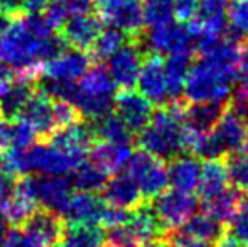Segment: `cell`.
<instances>
[{"mask_svg": "<svg viewBox=\"0 0 248 247\" xmlns=\"http://www.w3.org/2000/svg\"><path fill=\"white\" fill-rule=\"evenodd\" d=\"M64 43L43 16H19L0 36V65L19 69H41L59 54Z\"/></svg>", "mask_w": 248, "mask_h": 247, "instance_id": "cell-1", "label": "cell"}, {"mask_svg": "<svg viewBox=\"0 0 248 247\" xmlns=\"http://www.w3.org/2000/svg\"><path fill=\"white\" fill-rule=\"evenodd\" d=\"M187 100L184 97L172 99L154 110L152 117L139 132L137 144L142 151L170 161L183 152V127Z\"/></svg>", "mask_w": 248, "mask_h": 247, "instance_id": "cell-2", "label": "cell"}, {"mask_svg": "<svg viewBox=\"0 0 248 247\" xmlns=\"http://www.w3.org/2000/svg\"><path fill=\"white\" fill-rule=\"evenodd\" d=\"M115 99V83L108 69L103 65L90 68L81 76V82L76 86L75 107L78 109L83 120H96L110 114Z\"/></svg>", "mask_w": 248, "mask_h": 247, "instance_id": "cell-3", "label": "cell"}, {"mask_svg": "<svg viewBox=\"0 0 248 247\" xmlns=\"http://www.w3.org/2000/svg\"><path fill=\"white\" fill-rule=\"evenodd\" d=\"M232 82L215 65L198 58L189 66L183 97L189 103H223L232 97Z\"/></svg>", "mask_w": 248, "mask_h": 247, "instance_id": "cell-4", "label": "cell"}, {"mask_svg": "<svg viewBox=\"0 0 248 247\" xmlns=\"http://www.w3.org/2000/svg\"><path fill=\"white\" fill-rule=\"evenodd\" d=\"M125 173L135 181L145 201L155 198L169 185L167 168L162 159L155 158L142 149L130 156V159L125 165Z\"/></svg>", "mask_w": 248, "mask_h": 247, "instance_id": "cell-5", "label": "cell"}, {"mask_svg": "<svg viewBox=\"0 0 248 247\" xmlns=\"http://www.w3.org/2000/svg\"><path fill=\"white\" fill-rule=\"evenodd\" d=\"M247 120V115L233 103L232 97H230L225 103L221 117L213 127V131L209 132L219 158H225L226 154H230L233 151L245 149L248 132Z\"/></svg>", "mask_w": 248, "mask_h": 247, "instance_id": "cell-6", "label": "cell"}, {"mask_svg": "<svg viewBox=\"0 0 248 247\" xmlns=\"http://www.w3.org/2000/svg\"><path fill=\"white\" fill-rule=\"evenodd\" d=\"M149 205L166 234L167 231L186 224L196 214L198 198L189 191H179L172 188V190H164L160 195L152 198Z\"/></svg>", "mask_w": 248, "mask_h": 247, "instance_id": "cell-7", "label": "cell"}, {"mask_svg": "<svg viewBox=\"0 0 248 247\" xmlns=\"http://www.w3.org/2000/svg\"><path fill=\"white\" fill-rule=\"evenodd\" d=\"M142 44L147 46L149 53L160 54V56L184 54V56L194 58V53H196V39L184 24L172 26L170 22L164 24V26L150 27L149 33L144 31Z\"/></svg>", "mask_w": 248, "mask_h": 247, "instance_id": "cell-8", "label": "cell"}, {"mask_svg": "<svg viewBox=\"0 0 248 247\" xmlns=\"http://www.w3.org/2000/svg\"><path fill=\"white\" fill-rule=\"evenodd\" d=\"M144 44L142 37L134 39L128 37L124 46L115 51L108 58V73L113 80L115 86L122 90H132L137 85L139 73H140L142 63H144Z\"/></svg>", "mask_w": 248, "mask_h": 247, "instance_id": "cell-9", "label": "cell"}, {"mask_svg": "<svg viewBox=\"0 0 248 247\" xmlns=\"http://www.w3.org/2000/svg\"><path fill=\"white\" fill-rule=\"evenodd\" d=\"M26 159L29 171L39 175H68L81 163L56 148L49 141H39L37 144L34 142L26 149Z\"/></svg>", "mask_w": 248, "mask_h": 247, "instance_id": "cell-10", "label": "cell"}, {"mask_svg": "<svg viewBox=\"0 0 248 247\" xmlns=\"http://www.w3.org/2000/svg\"><path fill=\"white\" fill-rule=\"evenodd\" d=\"M36 210L37 201L32 191L31 176L14 180L12 190L0 205V214L7 220V224L14 227H22Z\"/></svg>", "mask_w": 248, "mask_h": 247, "instance_id": "cell-11", "label": "cell"}, {"mask_svg": "<svg viewBox=\"0 0 248 247\" xmlns=\"http://www.w3.org/2000/svg\"><path fill=\"white\" fill-rule=\"evenodd\" d=\"M107 203L96 193L76 191L68 198L59 217L64 222V227L73 225H100Z\"/></svg>", "mask_w": 248, "mask_h": 247, "instance_id": "cell-12", "label": "cell"}, {"mask_svg": "<svg viewBox=\"0 0 248 247\" xmlns=\"http://www.w3.org/2000/svg\"><path fill=\"white\" fill-rule=\"evenodd\" d=\"M101 29H103L101 17L88 12L68 17L58 31L59 37L66 46H71L73 49L79 51H90Z\"/></svg>", "mask_w": 248, "mask_h": 247, "instance_id": "cell-13", "label": "cell"}, {"mask_svg": "<svg viewBox=\"0 0 248 247\" xmlns=\"http://www.w3.org/2000/svg\"><path fill=\"white\" fill-rule=\"evenodd\" d=\"M115 115L125 124L132 134H139L147 125L154 114L152 103L142 93L134 90H122L113 99Z\"/></svg>", "mask_w": 248, "mask_h": 247, "instance_id": "cell-14", "label": "cell"}, {"mask_svg": "<svg viewBox=\"0 0 248 247\" xmlns=\"http://www.w3.org/2000/svg\"><path fill=\"white\" fill-rule=\"evenodd\" d=\"M137 85L140 93L154 105H164L169 102L167 92L166 71H164V60L160 54L147 53L139 73Z\"/></svg>", "mask_w": 248, "mask_h": 247, "instance_id": "cell-15", "label": "cell"}, {"mask_svg": "<svg viewBox=\"0 0 248 247\" xmlns=\"http://www.w3.org/2000/svg\"><path fill=\"white\" fill-rule=\"evenodd\" d=\"M17 119H22L32 127L36 132V137L39 141H47L56 132L54 124V112H52V99L43 92V90H34L31 99L24 105L22 112Z\"/></svg>", "mask_w": 248, "mask_h": 247, "instance_id": "cell-16", "label": "cell"}, {"mask_svg": "<svg viewBox=\"0 0 248 247\" xmlns=\"http://www.w3.org/2000/svg\"><path fill=\"white\" fill-rule=\"evenodd\" d=\"M37 205L56 214H61L71 197V181L64 175H39L31 178Z\"/></svg>", "mask_w": 248, "mask_h": 247, "instance_id": "cell-17", "label": "cell"}, {"mask_svg": "<svg viewBox=\"0 0 248 247\" xmlns=\"http://www.w3.org/2000/svg\"><path fill=\"white\" fill-rule=\"evenodd\" d=\"M90 65H92V58L86 54V51H61L49 61L44 63L43 75L44 78L49 80L75 83L88 71Z\"/></svg>", "mask_w": 248, "mask_h": 247, "instance_id": "cell-18", "label": "cell"}, {"mask_svg": "<svg viewBox=\"0 0 248 247\" xmlns=\"http://www.w3.org/2000/svg\"><path fill=\"white\" fill-rule=\"evenodd\" d=\"M103 200L110 207L124 208V210H135L145 203L139 186L127 173H115L111 180H107L103 186Z\"/></svg>", "mask_w": 248, "mask_h": 247, "instance_id": "cell-19", "label": "cell"}, {"mask_svg": "<svg viewBox=\"0 0 248 247\" xmlns=\"http://www.w3.org/2000/svg\"><path fill=\"white\" fill-rule=\"evenodd\" d=\"M22 229L34 237L43 247H52L64 234V222L56 212H51L47 208H37L27 222L22 225Z\"/></svg>", "mask_w": 248, "mask_h": 247, "instance_id": "cell-20", "label": "cell"}, {"mask_svg": "<svg viewBox=\"0 0 248 247\" xmlns=\"http://www.w3.org/2000/svg\"><path fill=\"white\" fill-rule=\"evenodd\" d=\"M90 154H92V163L98 166L101 171H105L107 175H115V173H120L122 168H125L132 156V149L130 144L98 141L93 142Z\"/></svg>", "mask_w": 248, "mask_h": 247, "instance_id": "cell-21", "label": "cell"}, {"mask_svg": "<svg viewBox=\"0 0 248 247\" xmlns=\"http://www.w3.org/2000/svg\"><path fill=\"white\" fill-rule=\"evenodd\" d=\"M199 175H201V163L194 156H176L169 161L167 166V180L174 190L189 191L196 190Z\"/></svg>", "mask_w": 248, "mask_h": 247, "instance_id": "cell-22", "label": "cell"}, {"mask_svg": "<svg viewBox=\"0 0 248 247\" xmlns=\"http://www.w3.org/2000/svg\"><path fill=\"white\" fill-rule=\"evenodd\" d=\"M228 173L223 158L206 159V163L201 166V175L198 181V193L202 201L213 200L215 197L221 195L228 188Z\"/></svg>", "mask_w": 248, "mask_h": 247, "instance_id": "cell-23", "label": "cell"}, {"mask_svg": "<svg viewBox=\"0 0 248 247\" xmlns=\"http://www.w3.org/2000/svg\"><path fill=\"white\" fill-rule=\"evenodd\" d=\"M127 225L132 229V232L135 234V237L140 241V244H145L154 239L164 237V229L160 225V222L157 220L155 214L152 212L150 205L145 201L144 205H140L139 208L130 212V217L127 220Z\"/></svg>", "mask_w": 248, "mask_h": 247, "instance_id": "cell-24", "label": "cell"}, {"mask_svg": "<svg viewBox=\"0 0 248 247\" xmlns=\"http://www.w3.org/2000/svg\"><path fill=\"white\" fill-rule=\"evenodd\" d=\"M225 103H189L184 114V125L198 132H211L221 117Z\"/></svg>", "mask_w": 248, "mask_h": 247, "instance_id": "cell-25", "label": "cell"}, {"mask_svg": "<svg viewBox=\"0 0 248 247\" xmlns=\"http://www.w3.org/2000/svg\"><path fill=\"white\" fill-rule=\"evenodd\" d=\"M93 9V0H49L43 17L52 29L58 31L68 17L88 14Z\"/></svg>", "mask_w": 248, "mask_h": 247, "instance_id": "cell-26", "label": "cell"}, {"mask_svg": "<svg viewBox=\"0 0 248 247\" xmlns=\"http://www.w3.org/2000/svg\"><path fill=\"white\" fill-rule=\"evenodd\" d=\"M34 86H36L34 83L16 80L14 85L0 97V117L7 120L17 119L22 112L24 105L27 103V100L34 93Z\"/></svg>", "mask_w": 248, "mask_h": 247, "instance_id": "cell-27", "label": "cell"}, {"mask_svg": "<svg viewBox=\"0 0 248 247\" xmlns=\"http://www.w3.org/2000/svg\"><path fill=\"white\" fill-rule=\"evenodd\" d=\"M103 241L100 225H73L64 229L62 237L52 247H103Z\"/></svg>", "mask_w": 248, "mask_h": 247, "instance_id": "cell-28", "label": "cell"}, {"mask_svg": "<svg viewBox=\"0 0 248 247\" xmlns=\"http://www.w3.org/2000/svg\"><path fill=\"white\" fill-rule=\"evenodd\" d=\"M240 200H242V191L235 190V188H226L221 195L215 197L213 200L202 201V203H204L206 214L211 215L221 225H225L230 224L232 218L235 217L236 210H238Z\"/></svg>", "mask_w": 248, "mask_h": 247, "instance_id": "cell-29", "label": "cell"}, {"mask_svg": "<svg viewBox=\"0 0 248 247\" xmlns=\"http://www.w3.org/2000/svg\"><path fill=\"white\" fill-rule=\"evenodd\" d=\"M95 139L108 142H118V144H130L134 134L125 127V124L118 119L115 114H107L96 120L90 122Z\"/></svg>", "mask_w": 248, "mask_h": 247, "instance_id": "cell-30", "label": "cell"}, {"mask_svg": "<svg viewBox=\"0 0 248 247\" xmlns=\"http://www.w3.org/2000/svg\"><path fill=\"white\" fill-rule=\"evenodd\" d=\"M191 60L193 56H184V54H172L169 60L164 61V71H166L167 92H169V100L181 99L184 92V83L189 71Z\"/></svg>", "mask_w": 248, "mask_h": 247, "instance_id": "cell-31", "label": "cell"}, {"mask_svg": "<svg viewBox=\"0 0 248 247\" xmlns=\"http://www.w3.org/2000/svg\"><path fill=\"white\" fill-rule=\"evenodd\" d=\"M186 234H189L191 237H194L196 241L202 242L208 247H213V244L216 242V239L221 235V232L225 231L223 225L219 222H216L211 215L204 214H199L196 215L194 214L186 224L181 225Z\"/></svg>", "mask_w": 248, "mask_h": 247, "instance_id": "cell-32", "label": "cell"}, {"mask_svg": "<svg viewBox=\"0 0 248 247\" xmlns=\"http://www.w3.org/2000/svg\"><path fill=\"white\" fill-rule=\"evenodd\" d=\"M107 173L101 171L96 165L92 161L86 163L81 161L75 169L71 171V186H75L78 191H88V193H98L103 190L107 183Z\"/></svg>", "mask_w": 248, "mask_h": 247, "instance_id": "cell-33", "label": "cell"}, {"mask_svg": "<svg viewBox=\"0 0 248 247\" xmlns=\"http://www.w3.org/2000/svg\"><path fill=\"white\" fill-rule=\"evenodd\" d=\"M128 37L122 33L120 29L117 27H107V29H101V33L98 34V37L95 39L93 46L90 48V54H92V61H105L115 53L118 51L124 43L127 41Z\"/></svg>", "mask_w": 248, "mask_h": 247, "instance_id": "cell-34", "label": "cell"}, {"mask_svg": "<svg viewBox=\"0 0 248 247\" xmlns=\"http://www.w3.org/2000/svg\"><path fill=\"white\" fill-rule=\"evenodd\" d=\"M228 173V181L235 190L248 193V151L240 149L223 158Z\"/></svg>", "mask_w": 248, "mask_h": 247, "instance_id": "cell-35", "label": "cell"}, {"mask_svg": "<svg viewBox=\"0 0 248 247\" xmlns=\"http://www.w3.org/2000/svg\"><path fill=\"white\" fill-rule=\"evenodd\" d=\"M145 24L150 27L170 24L174 20L172 0H140Z\"/></svg>", "mask_w": 248, "mask_h": 247, "instance_id": "cell-36", "label": "cell"}, {"mask_svg": "<svg viewBox=\"0 0 248 247\" xmlns=\"http://www.w3.org/2000/svg\"><path fill=\"white\" fill-rule=\"evenodd\" d=\"M0 171L10 176L12 180L22 178L29 173L26 159V149L10 148L3 154H0Z\"/></svg>", "mask_w": 248, "mask_h": 247, "instance_id": "cell-37", "label": "cell"}, {"mask_svg": "<svg viewBox=\"0 0 248 247\" xmlns=\"http://www.w3.org/2000/svg\"><path fill=\"white\" fill-rule=\"evenodd\" d=\"M140 241L135 237L132 229L127 225V222L117 227H110L105 234L103 247H140Z\"/></svg>", "mask_w": 248, "mask_h": 247, "instance_id": "cell-38", "label": "cell"}, {"mask_svg": "<svg viewBox=\"0 0 248 247\" xmlns=\"http://www.w3.org/2000/svg\"><path fill=\"white\" fill-rule=\"evenodd\" d=\"M52 112H54L56 131H61V129H66L83 120L75 103L66 102V100H52Z\"/></svg>", "mask_w": 248, "mask_h": 247, "instance_id": "cell-39", "label": "cell"}, {"mask_svg": "<svg viewBox=\"0 0 248 247\" xmlns=\"http://www.w3.org/2000/svg\"><path fill=\"white\" fill-rule=\"evenodd\" d=\"M226 20L233 31L248 36V0H232L226 9Z\"/></svg>", "mask_w": 248, "mask_h": 247, "instance_id": "cell-40", "label": "cell"}, {"mask_svg": "<svg viewBox=\"0 0 248 247\" xmlns=\"http://www.w3.org/2000/svg\"><path fill=\"white\" fill-rule=\"evenodd\" d=\"M230 225H232V234L243 246L248 247V193H242L238 210H236L235 217L232 218Z\"/></svg>", "mask_w": 248, "mask_h": 247, "instance_id": "cell-41", "label": "cell"}, {"mask_svg": "<svg viewBox=\"0 0 248 247\" xmlns=\"http://www.w3.org/2000/svg\"><path fill=\"white\" fill-rule=\"evenodd\" d=\"M2 247H43V246L34 237H31L22 227H16L12 232L7 234Z\"/></svg>", "mask_w": 248, "mask_h": 247, "instance_id": "cell-42", "label": "cell"}, {"mask_svg": "<svg viewBox=\"0 0 248 247\" xmlns=\"http://www.w3.org/2000/svg\"><path fill=\"white\" fill-rule=\"evenodd\" d=\"M130 217V212L124 210V208H117V207H110L107 205L103 212V217H101V224L103 227L110 229V227H117V225H122L128 220Z\"/></svg>", "mask_w": 248, "mask_h": 247, "instance_id": "cell-43", "label": "cell"}, {"mask_svg": "<svg viewBox=\"0 0 248 247\" xmlns=\"http://www.w3.org/2000/svg\"><path fill=\"white\" fill-rule=\"evenodd\" d=\"M127 2L128 0H93V7L96 9L101 20L105 22L111 14H115L118 9H122Z\"/></svg>", "mask_w": 248, "mask_h": 247, "instance_id": "cell-44", "label": "cell"}, {"mask_svg": "<svg viewBox=\"0 0 248 247\" xmlns=\"http://www.w3.org/2000/svg\"><path fill=\"white\" fill-rule=\"evenodd\" d=\"M12 148V120L0 117V154Z\"/></svg>", "mask_w": 248, "mask_h": 247, "instance_id": "cell-45", "label": "cell"}, {"mask_svg": "<svg viewBox=\"0 0 248 247\" xmlns=\"http://www.w3.org/2000/svg\"><path fill=\"white\" fill-rule=\"evenodd\" d=\"M49 0H20V5H22V14L27 16H39L46 10Z\"/></svg>", "mask_w": 248, "mask_h": 247, "instance_id": "cell-46", "label": "cell"}, {"mask_svg": "<svg viewBox=\"0 0 248 247\" xmlns=\"http://www.w3.org/2000/svg\"><path fill=\"white\" fill-rule=\"evenodd\" d=\"M16 78H14V69H10L9 66L0 65V97L14 85Z\"/></svg>", "mask_w": 248, "mask_h": 247, "instance_id": "cell-47", "label": "cell"}, {"mask_svg": "<svg viewBox=\"0 0 248 247\" xmlns=\"http://www.w3.org/2000/svg\"><path fill=\"white\" fill-rule=\"evenodd\" d=\"M213 247H247V246H243L232 232L223 231L221 235H219V237L216 239L215 244H213Z\"/></svg>", "mask_w": 248, "mask_h": 247, "instance_id": "cell-48", "label": "cell"}, {"mask_svg": "<svg viewBox=\"0 0 248 247\" xmlns=\"http://www.w3.org/2000/svg\"><path fill=\"white\" fill-rule=\"evenodd\" d=\"M12 185H14V180L10 178V176L3 175V173L0 171V205H2V201L7 198V195L10 193V190H12Z\"/></svg>", "mask_w": 248, "mask_h": 247, "instance_id": "cell-49", "label": "cell"}, {"mask_svg": "<svg viewBox=\"0 0 248 247\" xmlns=\"http://www.w3.org/2000/svg\"><path fill=\"white\" fill-rule=\"evenodd\" d=\"M7 234H9V224H7V220L0 214V247H2L3 241H5Z\"/></svg>", "mask_w": 248, "mask_h": 247, "instance_id": "cell-50", "label": "cell"}, {"mask_svg": "<svg viewBox=\"0 0 248 247\" xmlns=\"http://www.w3.org/2000/svg\"><path fill=\"white\" fill-rule=\"evenodd\" d=\"M142 247H170V244L166 239L160 237V239H154V241L145 242V244H142Z\"/></svg>", "mask_w": 248, "mask_h": 247, "instance_id": "cell-51", "label": "cell"}, {"mask_svg": "<svg viewBox=\"0 0 248 247\" xmlns=\"http://www.w3.org/2000/svg\"><path fill=\"white\" fill-rule=\"evenodd\" d=\"M10 17H7V16H3V14H0V36H2V33L3 31L9 27V24H10Z\"/></svg>", "mask_w": 248, "mask_h": 247, "instance_id": "cell-52", "label": "cell"}, {"mask_svg": "<svg viewBox=\"0 0 248 247\" xmlns=\"http://www.w3.org/2000/svg\"><path fill=\"white\" fill-rule=\"evenodd\" d=\"M245 148L248 149V132H247V141H245Z\"/></svg>", "mask_w": 248, "mask_h": 247, "instance_id": "cell-53", "label": "cell"}]
</instances>
